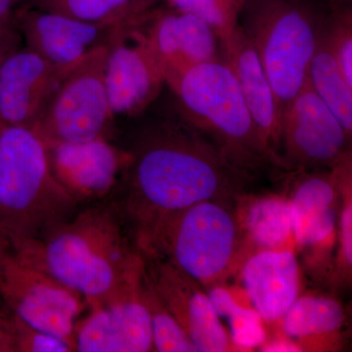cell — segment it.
<instances>
[{"instance_id": "1", "label": "cell", "mask_w": 352, "mask_h": 352, "mask_svg": "<svg viewBox=\"0 0 352 352\" xmlns=\"http://www.w3.org/2000/svg\"><path fill=\"white\" fill-rule=\"evenodd\" d=\"M126 170L124 212L138 249L173 215L201 201L238 199L252 179L179 115L150 129Z\"/></svg>"}, {"instance_id": "2", "label": "cell", "mask_w": 352, "mask_h": 352, "mask_svg": "<svg viewBox=\"0 0 352 352\" xmlns=\"http://www.w3.org/2000/svg\"><path fill=\"white\" fill-rule=\"evenodd\" d=\"M2 239L25 263L87 300L112 293L141 258L120 208L109 206L75 212L34 237Z\"/></svg>"}, {"instance_id": "3", "label": "cell", "mask_w": 352, "mask_h": 352, "mask_svg": "<svg viewBox=\"0 0 352 352\" xmlns=\"http://www.w3.org/2000/svg\"><path fill=\"white\" fill-rule=\"evenodd\" d=\"M178 115L207 138L227 161L252 177L282 168L266 147L233 72L222 60L197 65L168 83Z\"/></svg>"}, {"instance_id": "4", "label": "cell", "mask_w": 352, "mask_h": 352, "mask_svg": "<svg viewBox=\"0 0 352 352\" xmlns=\"http://www.w3.org/2000/svg\"><path fill=\"white\" fill-rule=\"evenodd\" d=\"M53 175L48 150L32 129L0 127V237H34L76 212Z\"/></svg>"}, {"instance_id": "5", "label": "cell", "mask_w": 352, "mask_h": 352, "mask_svg": "<svg viewBox=\"0 0 352 352\" xmlns=\"http://www.w3.org/2000/svg\"><path fill=\"white\" fill-rule=\"evenodd\" d=\"M326 9V0H245L239 24L272 87L280 126L307 82Z\"/></svg>"}, {"instance_id": "6", "label": "cell", "mask_w": 352, "mask_h": 352, "mask_svg": "<svg viewBox=\"0 0 352 352\" xmlns=\"http://www.w3.org/2000/svg\"><path fill=\"white\" fill-rule=\"evenodd\" d=\"M235 200L204 201L185 208L164 221L139 251L166 259L200 285L217 283L230 272L245 243Z\"/></svg>"}, {"instance_id": "7", "label": "cell", "mask_w": 352, "mask_h": 352, "mask_svg": "<svg viewBox=\"0 0 352 352\" xmlns=\"http://www.w3.org/2000/svg\"><path fill=\"white\" fill-rule=\"evenodd\" d=\"M109 46L96 48L74 65L32 127L47 149L103 138L113 116L105 82Z\"/></svg>"}, {"instance_id": "8", "label": "cell", "mask_w": 352, "mask_h": 352, "mask_svg": "<svg viewBox=\"0 0 352 352\" xmlns=\"http://www.w3.org/2000/svg\"><path fill=\"white\" fill-rule=\"evenodd\" d=\"M0 300L21 321L68 342L87 308L80 294L20 258L0 238Z\"/></svg>"}, {"instance_id": "9", "label": "cell", "mask_w": 352, "mask_h": 352, "mask_svg": "<svg viewBox=\"0 0 352 352\" xmlns=\"http://www.w3.org/2000/svg\"><path fill=\"white\" fill-rule=\"evenodd\" d=\"M143 256L112 293L87 300V314L75 331L76 351H154L151 316L144 296Z\"/></svg>"}, {"instance_id": "10", "label": "cell", "mask_w": 352, "mask_h": 352, "mask_svg": "<svg viewBox=\"0 0 352 352\" xmlns=\"http://www.w3.org/2000/svg\"><path fill=\"white\" fill-rule=\"evenodd\" d=\"M278 156L283 170L298 173L331 170L351 156V136L308 78L284 113Z\"/></svg>"}, {"instance_id": "11", "label": "cell", "mask_w": 352, "mask_h": 352, "mask_svg": "<svg viewBox=\"0 0 352 352\" xmlns=\"http://www.w3.org/2000/svg\"><path fill=\"white\" fill-rule=\"evenodd\" d=\"M144 24L122 28L109 46L105 82L113 116L142 112L166 83L163 66L143 32Z\"/></svg>"}, {"instance_id": "12", "label": "cell", "mask_w": 352, "mask_h": 352, "mask_svg": "<svg viewBox=\"0 0 352 352\" xmlns=\"http://www.w3.org/2000/svg\"><path fill=\"white\" fill-rule=\"evenodd\" d=\"M147 276L196 351H234L232 342L200 284L166 259L144 256Z\"/></svg>"}, {"instance_id": "13", "label": "cell", "mask_w": 352, "mask_h": 352, "mask_svg": "<svg viewBox=\"0 0 352 352\" xmlns=\"http://www.w3.org/2000/svg\"><path fill=\"white\" fill-rule=\"evenodd\" d=\"M25 48L59 66H71L104 45L126 25L91 24L28 4L14 12Z\"/></svg>"}, {"instance_id": "14", "label": "cell", "mask_w": 352, "mask_h": 352, "mask_svg": "<svg viewBox=\"0 0 352 352\" xmlns=\"http://www.w3.org/2000/svg\"><path fill=\"white\" fill-rule=\"evenodd\" d=\"M74 65L51 63L28 48L4 59L0 63V124L32 129Z\"/></svg>"}, {"instance_id": "15", "label": "cell", "mask_w": 352, "mask_h": 352, "mask_svg": "<svg viewBox=\"0 0 352 352\" xmlns=\"http://www.w3.org/2000/svg\"><path fill=\"white\" fill-rule=\"evenodd\" d=\"M143 31L163 66L166 83L197 65L221 60L219 36L192 14L157 8Z\"/></svg>"}, {"instance_id": "16", "label": "cell", "mask_w": 352, "mask_h": 352, "mask_svg": "<svg viewBox=\"0 0 352 352\" xmlns=\"http://www.w3.org/2000/svg\"><path fill=\"white\" fill-rule=\"evenodd\" d=\"M47 150L53 175L76 203L110 193L131 161V153L120 151L104 138Z\"/></svg>"}, {"instance_id": "17", "label": "cell", "mask_w": 352, "mask_h": 352, "mask_svg": "<svg viewBox=\"0 0 352 352\" xmlns=\"http://www.w3.org/2000/svg\"><path fill=\"white\" fill-rule=\"evenodd\" d=\"M219 43L222 61L233 72L263 142L280 163L281 126L274 92L258 53L240 24L228 36L220 38Z\"/></svg>"}, {"instance_id": "18", "label": "cell", "mask_w": 352, "mask_h": 352, "mask_svg": "<svg viewBox=\"0 0 352 352\" xmlns=\"http://www.w3.org/2000/svg\"><path fill=\"white\" fill-rule=\"evenodd\" d=\"M300 173L289 199L294 241L300 249L327 247L333 244L339 220L337 171L333 168Z\"/></svg>"}, {"instance_id": "19", "label": "cell", "mask_w": 352, "mask_h": 352, "mask_svg": "<svg viewBox=\"0 0 352 352\" xmlns=\"http://www.w3.org/2000/svg\"><path fill=\"white\" fill-rule=\"evenodd\" d=\"M243 282L263 321H281L300 296V267L289 250H264L245 261Z\"/></svg>"}, {"instance_id": "20", "label": "cell", "mask_w": 352, "mask_h": 352, "mask_svg": "<svg viewBox=\"0 0 352 352\" xmlns=\"http://www.w3.org/2000/svg\"><path fill=\"white\" fill-rule=\"evenodd\" d=\"M346 320L342 303L331 296H298L282 318L285 336L302 349H325L339 337Z\"/></svg>"}, {"instance_id": "21", "label": "cell", "mask_w": 352, "mask_h": 352, "mask_svg": "<svg viewBox=\"0 0 352 352\" xmlns=\"http://www.w3.org/2000/svg\"><path fill=\"white\" fill-rule=\"evenodd\" d=\"M238 208L245 239L264 250H286L285 245L293 239L291 204L281 195L256 197Z\"/></svg>"}, {"instance_id": "22", "label": "cell", "mask_w": 352, "mask_h": 352, "mask_svg": "<svg viewBox=\"0 0 352 352\" xmlns=\"http://www.w3.org/2000/svg\"><path fill=\"white\" fill-rule=\"evenodd\" d=\"M159 0H31L30 6L67 17L106 25H140Z\"/></svg>"}, {"instance_id": "23", "label": "cell", "mask_w": 352, "mask_h": 352, "mask_svg": "<svg viewBox=\"0 0 352 352\" xmlns=\"http://www.w3.org/2000/svg\"><path fill=\"white\" fill-rule=\"evenodd\" d=\"M307 78L314 91L338 118L346 133L351 136L352 87L342 75L329 45L325 19L318 44L310 62Z\"/></svg>"}, {"instance_id": "24", "label": "cell", "mask_w": 352, "mask_h": 352, "mask_svg": "<svg viewBox=\"0 0 352 352\" xmlns=\"http://www.w3.org/2000/svg\"><path fill=\"white\" fill-rule=\"evenodd\" d=\"M208 296L219 318L223 317L229 322L231 330L229 338L234 349L250 351L263 346L266 333L263 319L254 308L242 307L230 292L222 287H214Z\"/></svg>"}, {"instance_id": "25", "label": "cell", "mask_w": 352, "mask_h": 352, "mask_svg": "<svg viewBox=\"0 0 352 352\" xmlns=\"http://www.w3.org/2000/svg\"><path fill=\"white\" fill-rule=\"evenodd\" d=\"M143 287L145 302L151 316L154 351L196 352L188 336L155 291L146 270Z\"/></svg>"}, {"instance_id": "26", "label": "cell", "mask_w": 352, "mask_h": 352, "mask_svg": "<svg viewBox=\"0 0 352 352\" xmlns=\"http://www.w3.org/2000/svg\"><path fill=\"white\" fill-rule=\"evenodd\" d=\"M325 32L333 57L352 87V1L326 0Z\"/></svg>"}, {"instance_id": "27", "label": "cell", "mask_w": 352, "mask_h": 352, "mask_svg": "<svg viewBox=\"0 0 352 352\" xmlns=\"http://www.w3.org/2000/svg\"><path fill=\"white\" fill-rule=\"evenodd\" d=\"M166 6L196 16L210 25L219 39L239 25L245 0H164Z\"/></svg>"}, {"instance_id": "28", "label": "cell", "mask_w": 352, "mask_h": 352, "mask_svg": "<svg viewBox=\"0 0 352 352\" xmlns=\"http://www.w3.org/2000/svg\"><path fill=\"white\" fill-rule=\"evenodd\" d=\"M12 349L20 352H69L75 351L66 340L43 332L14 316Z\"/></svg>"}, {"instance_id": "29", "label": "cell", "mask_w": 352, "mask_h": 352, "mask_svg": "<svg viewBox=\"0 0 352 352\" xmlns=\"http://www.w3.org/2000/svg\"><path fill=\"white\" fill-rule=\"evenodd\" d=\"M23 38L13 19L0 20V63L22 50Z\"/></svg>"}, {"instance_id": "30", "label": "cell", "mask_w": 352, "mask_h": 352, "mask_svg": "<svg viewBox=\"0 0 352 352\" xmlns=\"http://www.w3.org/2000/svg\"><path fill=\"white\" fill-rule=\"evenodd\" d=\"M13 314L0 307V351H13Z\"/></svg>"}, {"instance_id": "31", "label": "cell", "mask_w": 352, "mask_h": 352, "mask_svg": "<svg viewBox=\"0 0 352 352\" xmlns=\"http://www.w3.org/2000/svg\"><path fill=\"white\" fill-rule=\"evenodd\" d=\"M261 351L268 352H289V351H302V349L289 338L283 339H275L272 340H265L263 346H261Z\"/></svg>"}, {"instance_id": "32", "label": "cell", "mask_w": 352, "mask_h": 352, "mask_svg": "<svg viewBox=\"0 0 352 352\" xmlns=\"http://www.w3.org/2000/svg\"><path fill=\"white\" fill-rule=\"evenodd\" d=\"M31 0H0V20L13 19L14 12Z\"/></svg>"}, {"instance_id": "33", "label": "cell", "mask_w": 352, "mask_h": 352, "mask_svg": "<svg viewBox=\"0 0 352 352\" xmlns=\"http://www.w3.org/2000/svg\"><path fill=\"white\" fill-rule=\"evenodd\" d=\"M1 126H2V124H0V127H1Z\"/></svg>"}]
</instances>
